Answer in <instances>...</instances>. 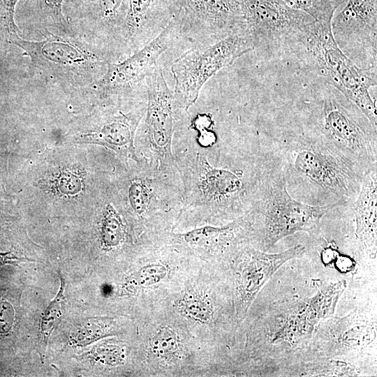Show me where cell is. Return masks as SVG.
<instances>
[{
	"label": "cell",
	"instance_id": "obj_1",
	"mask_svg": "<svg viewBox=\"0 0 377 377\" xmlns=\"http://www.w3.org/2000/svg\"><path fill=\"white\" fill-rule=\"evenodd\" d=\"M347 286L330 283L310 297H292L270 304L260 318L257 346L267 362L286 365L309 345L318 325L332 316Z\"/></svg>",
	"mask_w": 377,
	"mask_h": 377
},
{
	"label": "cell",
	"instance_id": "obj_2",
	"mask_svg": "<svg viewBox=\"0 0 377 377\" xmlns=\"http://www.w3.org/2000/svg\"><path fill=\"white\" fill-rule=\"evenodd\" d=\"M275 161L286 183L320 194L326 203L348 205L357 197L364 171L304 133L278 144Z\"/></svg>",
	"mask_w": 377,
	"mask_h": 377
},
{
	"label": "cell",
	"instance_id": "obj_3",
	"mask_svg": "<svg viewBox=\"0 0 377 377\" xmlns=\"http://www.w3.org/2000/svg\"><path fill=\"white\" fill-rule=\"evenodd\" d=\"M306 101L304 134L349 159L364 172L377 166V128L333 87L318 83Z\"/></svg>",
	"mask_w": 377,
	"mask_h": 377
},
{
	"label": "cell",
	"instance_id": "obj_4",
	"mask_svg": "<svg viewBox=\"0 0 377 377\" xmlns=\"http://www.w3.org/2000/svg\"><path fill=\"white\" fill-rule=\"evenodd\" d=\"M293 57L318 83L333 87L357 106L377 128L376 105L370 89L376 87L377 69L356 66L337 45L331 22H316L308 29Z\"/></svg>",
	"mask_w": 377,
	"mask_h": 377
},
{
	"label": "cell",
	"instance_id": "obj_5",
	"mask_svg": "<svg viewBox=\"0 0 377 377\" xmlns=\"http://www.w3.org/2000/svg\"><path fill=\"white\" fill-rule=\"evenodd\" d=\"M254 193L252 214L263 251L297 232L318 235L323 217L342 205L339 202L311 205L295 199L288 191L283 174L276 166L267 169Z\"/></svg>",
	"mask_w": 377,
	"mask_h": 377
},
{
	"label": "cell",
	"instance_id": "obj_6",
	"mask_svg": "<svg viewBox=\"0 0 377 377\" xmlns=\"http://www.w3.org/2000/svg\"><path fill=\"white\" fill-rule=\"evenodd\" d=\"M42 29L44 39L40 41L17 36L9 44L21 48L47 78L64 87L82 88L105 74L108 61L93 46L80 38Z\"/></svg>",
	"mask_w": 377,
	"mask_h": 377
},
{
	"label": "cell",
	"instance_id": "obj_7",
	"mask_svg": "<svg viewBox=\"0 0 377 377\" xmlns=\"http://www.w3.org/2000/svg\"><path fill=\"white\" fill-rule=\"evenodd\" d=\"M244 34L254 50L268 58L293 56L307 29L316 22L282 0H235Z\"/></svg>",
	"mask_w": 377,
	"mask_h": 377
},
{
	"label": "cell",
	"instance_id": "obj_8",
	"mask_svg": "<svg viewBox=\"0 0 377 377\" xmlns=\"http://www.w3.org/2000/svg\"><path fill=\"white\" fill-rule=\"evenodd\" d=\"M253 50L251 39L239 33L209 45L193 46L180 55L171 66L177 109L187 110L198 99L202 86L213 75Z\"/></svg>",
	"mask_w": 377,
	"mask_h": 377
},
{
	"label": "cell",
	"instance_id": "obj_9",
	"mask_svg": "<svg viewBox=\"0 0 377 377\" xmlns=\"http://www.w3.org/2000/svg\"><path fill=\"white\" fill-rule=\"evenodd\" d=\"M181 40L179 21L172 20L151 41L127 58L108 62L105 74L88 86L98 104L147 96L146 80L161 55Z\"/></svg>",
	"mask_w": 377,
	"mask_h": 377
},
{
	"label": "cell",
	"instance_id": "obj_10",
	"mask_svg": "<svg viewBox=\"0 0 377 377\" xmlns=\"http://www.w3.org/2000/svg\"><path fill=\"white\" fill-rule=\"evenodd\" d=\"M146 107L147 96L99 103L91 114L77 124L70 138L77 143L106 147L137 161L134 139Z\"/></svg>",
	"mask_w": 377,
	"mask_h": 377
},
{
	"label": "cell",
	"instance_id": "obj_11",
	"mask_svg": "<svg viewBox=\"0 0 377 377\" xmlns=\"http://www.w3.org/2000/svg\"><path fill=\"white\" fill-rule=\"evenodd\" d=\"M331 29L340 50L356 66L377 69V0H345Z\"/></svg>",
	"mask_w": 377,
	"mask_h": 377
},
{
	"label": "cell",
	"instance_id": "obj_12",
	"mask_svg": "<svg viewBox=\"0 0 377 377\" xmlns=\"http://www.w3.org/2000/svg\"><path fill=\"white\" fill-rule=\"evenodd\" d=\"M376 337V314L356 309L341 317L330 316L316 327L313 337L301 351L299 360L327 358L346 360V357L369 346Z\"/></svg>",
	"mask_w": 377,
	"mask_h": 377
},
{
	"label": "cell",
	"instance_id": "obj_13",
	"mask_svg": "<svg viewBox=\"0 0 377 377\" xmlns=\"http://www.w3.org/2000/svg\"><path fill=\"white\" fill-rule=\"evenodd\" d=\"M128 0H67L65 13L82 40L98 50L109 61L112 49L124 20ZM75 34V31H74Z\"/></svg>",
	"mask_w": 377,
	"mask_h": 377
},
{
	"label": "cell",
	"instance_id": "obj_14",
	"mask_svg": "<svg viewBox=\"0 0 377 377\" xmlns=\"http://www.w3.org/2000/svg\"><path fill=\"white\" fill-rule=\"evenodd\" d=\"M305 252L303 244L275 253L250 247L243 249L237 259L234 274L235 309L238 322L244 320L253 301L274 274L286 262L302 257Z\"/></svg>",
	"mask_w": 377,
	"mask_h": 377
},
{
	"label": "cell",
	"instance_id": "obj_15",
	"mask_svg": "<svg viewBox=\"0 0 377 377\" xmlns=\"http://www.w3.org/2000/svg\"><path fill=\"white\" fill-rule=\"evenodd\" d=\"M147 107L143 133L149 147L160 160L172 158L171 145L175 128V110L173 92L168 87L163 70L157 65L147 77Z\"/></svg>",
	"mask_w": 377,
	"mask_h": 377
},
{
	"label": "cell",
	"instance_id": "obj_16",
	"mask_svg": "<svg viewBox=\"0 0 377 377\" xmlns=\"http://www.w3.org/2000/svg\"><path fill=\"white\" fill-rule=\"evenodd\" d=\"M359 252L376 259L377 240V166L366 170L360 191L350 204Z\"/></svg>",
	"mask_w": 377,
	"mask_h": 377
},
{
	"label": "cell",
	"instance_id": "obj_17",
	"mask_svg": "<svg viewBox=\"0 0 377 377\" xmlns=\"http://www.w3.org/2000/svg\"><path fill=\"white\" fill-rule=\"evenodd\" d=\"M199 190L209 202L223 205L239 200L244 191V183L236 172L211 165L202 160Z\"/></svg>",
	"mask_w": 377,
	"mask_h": 377
},
{
	"label": "cell",
	"instance_id": "obj_18",
	"mask_svg": "<svg viewBox=\"0 0 377 377\" xmlns=\"http://www.w3.org/2000/svg\"><path fill=\"white\" fill-rule=\"evenodd\" d=\"M291 376H355L360 371L351 362L343 360L314 358L296 360L285 367Z\"/></svg>",
	"mask_w": 377,
	"mask_h": 377
},
{
	"label": "cell",
	"instance_id": "obj_19",
	"mask_svg": "<svg viewBox=\"0 0 377 377\" xmlns=\"http://www.w3.org/2000/svg\"><path fill=\"white\" fill-rule=\"evenodd\" d=\"M67 0H31L36 19L42 28L58 31L60 35L73 36L72 26L65 15Z\"/></svg>",
	"mask_w": 377,
	"mask_h": 377
},
{
	"label": "cell",
	"instance_id": "obj_20",
	"mask_svg": "<svg viewBox=\"0 0 377 377\" xmlns=\"http://www.w3.org/2000/svg\"><path fill=\"white\" fill-rule=\"evenodd\" d=\"M48 191L63 199H74L85 190L84 173L78 172L74 167H61L49 175Z\"/></svg>",
	"mask_w": 377,
	"mask_h": 377
},
{
	"label": "cell",
	"instance_id": "obj_21",
	"mask_svg": "<svg viewBox=\"0 0 377 377\" xmlns=\"http://www.w3.org/2000/svg\"><path fill=\"white\" fill-rule=\"evenodd\" d=\"M239 228L237 223L222 227L204 226L181 234L180 237L187 244L193 246H210L228 244L235 237Z\"/></svg>",
	"mask_w": 377,
	"mask_h": 377
},
{
	"label": "cell",
	"instance_id": "obj_22",
	"mask_svg": "<svg viewBox=\"0 0 377 377\" xmlns=\"http://www.w3.org/2000/svg\"><path fill=\"white\" fill-rule=\"evenodd\" d=\"M100 233L101 245L105 250L118 246L125 238L122 219L110 203L105 205L101 215Z\"/></svg>",
	"mask_w": 377,
	"mask_h": 377
},
{
	"label": "cell",
	"instance_id": "obj_23",
	"mask_svg": "<svg viewBox=\"0 0 377 377\" xmlns=\"http://www.w3.org/2000/svg\"><path fill=\"white\" fill-rule=\"evenodd\" d=\"M179 311L184 316L201 323H209L213 318L214 309L210 300L204 295L191 293L177 302Z\"/></svg>",
	"mask_w": 377,
	"mask_h": 377
},
{
	"label": "cell",
	"instance_id": "obj_24",
	"mask_svg": "<svg viewBox=\"0 0 377 377\" xmlns=\"http://www.w3.org/2000/svg\"><path fill=\"white\" fill-rule=\"evenodd\" d=\"M60 287L55 297L44 311L40 323L41 346L45 348L48 339L54 327L59 323L64 306L65 281L59 274Z\"/></svg>",
	"mask_w": 377,
	"mask_h": 377
},
{
	"label": "cell",
	"instance_id": "obj_25",
	"mask_svg": "<svg viewBox=\"0 0 377 377\" xmlns=\"http://www.w3.org/2000/svg\"><path fill=\"white\" fill-rule=\"evenodd\" d=\"M150 349L159 359L168 361L177 358L179 353L177 334L170 327H160L151 339Z\"/></svg>",
	"mask_w": 377,
	"mask_h": 377
},
{
	"label": "cell",
	"instance_id": "obj_26",
	"mask_svg": "<svg viewBox=\"0 0 377 377\" xmlns=\"http://www.w3.org/2000/svg\"><path fill=\"white\" fill-rule=\"evenodd\" d=\"M291 8L304 12L318 22H331L343 0H282Z\"/></svg>",
	"mask_w": 377,
	"mask_h": 377
},
{
	"label": "cell",
	"instance_id": "obj_27",
	"mask_svg": "<svg viewBox=\"0 0 377 377\" xmlns=\"http://www.w3.org/2000/svg\"><path fill=\"white\" fill-rule=\"evenodd\" d=\"M168 268L161 264H150L140 268L125 281L123 289L133 293L140 288L149 287L161 282L166 277Z\"/></svg>",
	"mask_w": 377,
	"mask_h": 377
},
{
	"label": "cell",
	"instance_id": "obj_28",
	"mask_svg": "<svg viewBox=\"0 0 377 377\" xmlns=\"http://www.w3.org/2000/svg\"><path fill=\"white\" fill-rule=\"evenodd\" d=\"M128 203L138 216H144L149 209L154 197L152 188L143 178L133 179L127 191Z\"/></svg>",
	"mask_w": 377,
	"mask_h": 377
},
{
	"label": "cell",
	"instance_id": "obj_29",
	"mask_svg": "<svg viewBox=\"0 0 377 377\" xmlns=\"http://www.w3.org/2000/svg\"><path fill=\"white\" fill-rule=\"evenodd\" d=\"M20 0H0V43H9L19 36L15 22V10Z\"/></svg>",
	"mask_w": 377,
	"mask_h": 377
},
{
	"label": "cell",
	"instance_id": "obj_30",
	"mask_svg": "<svg viewBox=\"0 0 377 377\" xmlns=\"http://www.w3.org/2000/svg\"><path fill=\"white\" fill-rule=\"evenodd\" d=\"M100 348L98 360L108 364H117L122 362L125 354L124 350L117 346L106 345Z\"/></svg>",
	"mask_w": 377,
	"mask_h": 377
},
{
	"label": "cell",
	"instance_id": "obj_31",
	"mask_svg": "<svg viewBox=\"0 0 377 377\" xmlns=\"http://www.w3.org/2000/svg\"><path fill=\"white\" fill-rule=\"evenodd\" d=\"M26 260V258L19 257L13 252H0V267L6 265H16L19 263Z\"/></svg>",
	"mask_w": 377,
	"mask_h": 377
},
{
	"label": "cell",
	"instance_id": "obj_32",
	"mask_svg": "<svg viewBox=\"0 0 377 377\" xmlns=\"http://www.w3.org/2000/svg\"><path fill=\"white\" fill-rule=\"evenodd\" d=\"M14 205L13 196L8 194L4 185L0 183V210L8 209Z\"/></svg>",
	"mask_w": 377,
	"mask_h": 377
},
{
	"label": "cell",
	"instance_id": "obj_33",
	"mask_svg": "<svg viewBox=\"0 0 377 377\" xmlns=\"http://www.w3.org/2000/svg\"><path fill=\"white\" fill-rule=\"evenodd\" d=\"M8 154H0V183L4 184L7 175Z\"/></svg>",
	"mask_w": 377,
	"mask_h": 377
},
{
	"label": "cell",
	"instance_id": "obj_34",
	"mask_svg": "<svg viewBox=\"0 0 377 377\" xmlns=\"http://www.w3.org/2000/svg\"><path fill=\"white\" fill-rule=\"evenodd\" d=\"M345 1V0H343V1Z\"/></svg>",
	"mask_w": 377,
	"mask_h": 377
}]
</instances>
